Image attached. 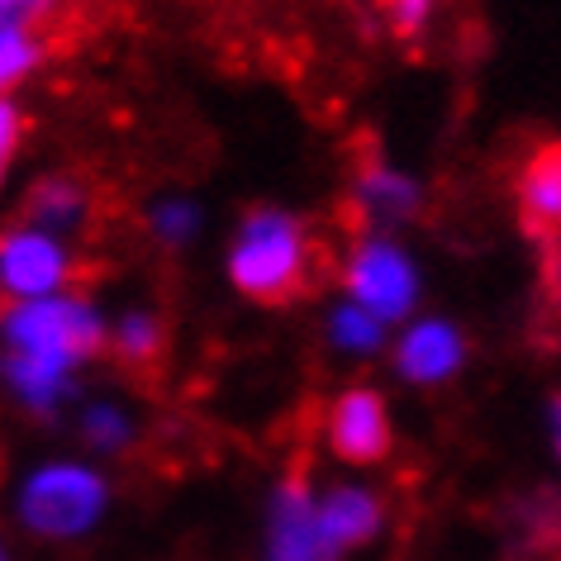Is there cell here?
I'll use <instances>...</instances> for the list:
<instances>
[{"label": "cell", "mask_w": 561, "mask_h": 561, "mask_svg": "<svg viewBox=\"0 0 561 561\" xmlns=\"http://www.w3.org/2000/svg\"><path fill=\"white\" fill-rule=\"evenodd\" d=\"M110 343L101 310L62 290L48 300H10L5 310V386L30 414H53L72 396L77 367Z\"/></svg>", "instance_id": "1"}, {"label": "cell", "mask_w": 561, "mask_h": 561, "mask_svg": "<svg viewBox=\"0 0 561 561\" xmlns=\"http://www.w3.org/2000/svg\"><path fill=\"white\" fill-rule=\"evenodd\" d=\"M310 233L286 209H252L229 248V276L252 300H286L310 272Z\"/></svg>", "instance_id": "2"}, {"label": "cell", "mask_w": 561, "mask_h": 561, "mask_svg": "<svg viewBox=\"0 0 561 561\" xmlns=\"http://www.w3.org/2000/svg\"><path fill=\"white\" fill-rule=\"evenodd\" d=\"M105 504H110V485L101 471H91L87 461H44L20 481L15 514L34 538L62 542L101 524Z\"/></svg>", "instance_id": "3"}, {"label": "cell", "mask_w": 561, "mask_h": 561, "mask_svg": "<svg viewBox=\"0 0 561 561\" xmlns=\"http://www.w3.org/2000/svg\"><path fill=\"white\" fill-rule=\"evenodd\" d=\"M347 300L367 305L376 319L386 324H400V319L414 314L419 305V266L400 243H390L386 233H367L357 238L353 252H347Z\"/></svg>", "instance_id": "4"}, {"label": "cell", "mask_w": 561, "mask_h": 561, "mask_svg": "<svg viewBox=\"0 0 561 561\" xmlns=\"http://www.w3.org/2000/svg\"><path fill=\"white\" fill-rule=\"evenodd\" d=\"M72 248L67 238L34 229V224H20V229L5 233L0 243V286H5L10 300H48L62 296L72 286Z\"/></svg>", "instance_id": "5"}, {"label": "cell", "mask_w": 561, "mask_h": 561, "mask_svg": "<svg viewBox=\"0 0 561 561\" xmlns=\"http://www.w3.org/2000/svg\"><path fill=\"white\" fill-rule=\"evenodd\" d=\"M266 561H333L319 528V495L300 476L276 485L266 510Z\"/></svg>", "instance_id": "6"}, {"label": "cell", "mask_w": 561, "mask_h": 561, "mask_svg": "<svg viewBox=\"0 0 561 561\" xmlns=\"http://www.w3.org/2000/svg\"><path fill=\"white\" fill-rule=\"evenodd\" d=\"M329 443L343 461H381L390 453V414H386V400L376 396L371 386H353L333 400L329 410Z\"/></svg>", "instance_id": "7"}, {"label": "cell", "mask_w": 561, "mask_h": 561, "mask_svg": "<svg viewBox=\"0 0 561 561\" xmlns=\"http://www.w3.org/2000/svg\"><path fill=\"white\" fill-rule=\"evenodd\" d=\"M461 362H467V343H461L457 324H447V319H414V324H404L396 343V367L414 386L453 381Z\"/></svg>", "instance_id": "8"}, {"label": "cell", "mask_w": 561, "mask_h": 561, "mask_svg": "<svg viewBox=\"0 0 561 561\" xmlns=\"http://www.w3.org/2000/svg\"><path fill=\"white\" fill-rule=\"evenodd\" d=\"M319 528H324V542L333 561H339L343 552L376 538V528H381V500L362 485H333L329 495H319Z\"/></svg>", "instance_id": "9"}, {"label": "cell", "mask_w": 561, "mask_h": 561, "mask_svg": "<svg viewBox=\"0 0 561 561\" xmlns=\"http://www.w3.org/2000/svg\"><path fill=\"white\" fill-rule=\"evenodd\" d=\"M353 205L362 224H371V229H396L419 209V186L414 176L396 172V167L386 162H367L353 181Z\"/></svg>", "instance_id": "10"}, {"label": "cell", "mask_w": 561, "mask_h": 561, "mask_svg": "<svg viewBox=\"0 0 561 561\" xmlns=\"http://www.w3.org/2000/svg\"><path fill=\"white\" fill-rule=\"evenodd\" d=\"M87 219H91V191L77 176H44L24 195V224H34V229L67 238Z\"/></svg>", "instance_id": "11"}, {"label": "cell", "mask_w": 561, "mask_h": 561, "mask_svg": "<svg viewBox=\"0 0 561 561\" xmlns=\"http://www.w3.org/2000/svg\"><path fill=\"white\" fill-rule=\"evenodd\" d=\"M518 209H524L528 229H561V148H542L528 158L524 176H518Z\"/></svg>", "instance_id": "12"}, {"label": "cell", "mask_w": 561, "mask_h": 561, "mask_svg": "<svg viewBox=\"0 0 561 561\" xmlns=\"http://www.w3.org/2000/svg\"><path fill=\"white\" fill-rule=\"evenodd\" d=\"M329 347H339V353L347 357H371V353H381V343H386V319H376L367 305H357V300H343V305H333L329 310Z\"/></svg>", "instance_id": "13"}, {"label": "cell", "mask_w": 561, "mask_h": 561, "mask_svg": "<svg viewBox=\"0 0 561 561\" xmlns=\"http://www.w3.org/2000/svg\"><path fill=\"white\" fill-rule=\"evenodd\" d=\"M110 353L129 367H148L162 353V319L152 310H124L110 324Z\"/></svg>", "instance_id": "14"}, {"label": "cell", "mask_w": 561, "mask_h": 561, "mask_svg": "<svg viewBox=\"0 0 561 561\" xmlns=\"http://www.w3.org/2000/svg\"><path fill=\"white\" fill-rule=\"evenodd\" d=\"M77 433L87 447H95V453H124V447L134 443V419L115 400H91L77 419Z\"/></svg>", "instance_id": "15"}, {"label": "cell", "mask_w": 561, "mask_h": 561, "mask_svg": "<svg viewBox=\"0 0 561 561\" xmlns=\"http://www.w3.org/2000/svg\"><path fill=\"white\" fill-rule=\"evenodd\" d=\"M148 233L158 238L162 248H186L195 233H201V205L186 201V195H167L148 209Z\"/></svg>", "instance_id": "16"}, {"label": "cell", "mask_w": 561, "mask_h": 561, "mask_svg": "<svg viewBox=\"0 0 561 561\" xmlns=\"http://www.w3.org/2000/svg\"><path fill=\"white\" fill-rule=\"evenodd\" d=\"M38 67V30H20V24H0V81L20 87Z\"/></svg>", "instance_id": "17"}, {"label": "cell", "mask_w": 561, "mask_h": 561, "mask_svg": "<svg viewBox=\"0 0 561 561\" xmlns=\"http://www.w3.org/2000/svg\"><path fill=\"white\" fill-rule=\"evenodd\" d=\"M67 0H0V24H20V30H38L48 24Z\"/></svg>", "instance_id": "18"}, {"label": "cell", "mask_w": 561, "mask_h": 561, "mask_svg": "<svg viewBox=\"0 0 561 561\" xmlns=\"http://www.w3.org/2000/svg\"><path fill=\"white\" fill-rule=\"evenodd\" d=\"M386 10H390V24H396L400 34H419L433 20L438 0H386Z\"/></svg>", "instance_id": "19"}, {"label": "cell", "mask_w": 561, "mask_h": 561, "mask_svg": "<svg viewBox=\"0 0 561 561\" xmlns=\"http://www.w3.org/2000/svg\"><path fill=\"white\" fill-rule=\"evenodd\" d=\"M15 148H20V105L5 95V101H0V152L15 158Z\"/></svg>", "instance_id": "20"}, {"label": "cell", "mask_w": 561, "mask_h": 561, "mask_svg": "<svg viewBox=\"0 0 561 561\" xmlns=\"http://www.w3.org/2000/svg\"><path fill=\"white\" fill-rule=\"evenodd\" d=\"M552 443H557V457H561V400L552 404Z\"/></svg>", "instance_id": "21"}]
</instances>
